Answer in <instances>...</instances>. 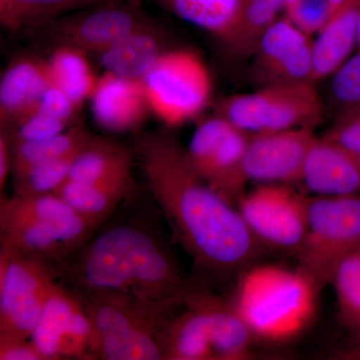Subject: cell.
<instances>
[{"label":"cell","instance_id":"cell-26","mask_svg":"<svg viewBox=\"0 0 360 360\" xmlns=\"http://www.w3.org/2000/svg\"><path fill=\"white\" fill-rule=\"evenodd\" d=\"M112 1L117 0H0V25L11 32H35L66 14Z\"/></svg>","mask_w":360,"mask_h":360},{"label":"cell","instance_id":"cell-8","mask_svg":"<svg viewBox=\"0 0 360 360\" xmlns=\"http://www.w3.org/2000/svg\"><path fill=\"white\" fill-rule=\"evenodd\" d=\"M149 110L167 129L195 120L212 96V77L195 51L172 49L143 79Z\"/></svg>","mask_w":360,"mask_h":360},{"label":"cell","instance_id":"cell-7","mask_svg":"<svg viewBox=\"0 0 360 360\" xmlns=\"http://www.w3.org/2000/svg\"><path fill=\"white\" fill-rule=\"evenodd\" d=\"M359 248L360 195H307V236L295 257L319 291L338 262Z\"/></svg>","mask_w":360,"mask_h":360},{"label":"cell","instance_id":"cell-19","mask_svg":"<svg viewBox=\"0 0 360 360\" xmlns=\"http://www.w3.org/2000/svg\"><path fill=\"white\" fill-rule=\"evenodd\" d=\"M52 82L49 60L35 54L15 58L0 79V125L7 129L32 113Z\"/></svg>","mask_w":360,"mask_h":360},{"label":"cell","instance_id":"cell-28","mask_svg":"<svg viewBox=\"0 0 360 360\" xmlns=\"http://www.w3.org/2000/svg\"><path fill=\"white\" fill-rule=\"evenodd\" d=\"M47 60L54 84L78 105L90 101L99 77L92 70L86 53L70 47H54Z\"/></svg>","mask_w":360,"mask_h":360},{"label":"cell","instance_id":"cell-14","mask_svg":"<svg viewBox=\"0 0 360 360\" xmlns=\"http://www.w3.org/2000/svg\"><path fill=\"white\" fill-rule=\"evenodd\" d=\"M91 333L82 296L59 283L47 300L30 340L44 360L89 359Z\"/></svg>","mask_w":360,"mask_h":360},{"label":"cell","instance_id":"cell-10","mask_svg":"<svg viewBox=\"0 0 360 360\" xmlns=\"http://www.w3.org/2000/svg\"><path fill=\"white\" fill-rule=\"evenodd\" d=\"M250 134L213 113L198 123L186 148L201 179L234 206L245 195L246 148Z\"/></svg>","mask_w":360,"mask_h":360},{"label":"cell","instance_id":"cell-4","mask_svg":"<svg viewBox=\"0 0 360 360\" xmlns=\"http://www.w3.org/2000/svg\"><path fill=\"white\" fill-rule=\"evenodd\" d=\"M91 322L89 359L165 360L163 335L182 300L116 291L78 293Z\"/></svg>","mask_w":360,"mask_h":360},{"label":"cell","instance_id":"cell-22","mask_svg":"<svg viewBox=\"0 0 360 360\" xmlns=\"http://www.w3.org/2000/svg\"><path fill=\"white\" fill-rule=\"evenodd\" d=\"M135 160L134 148L110 137L92 135L77 153L66 180L94 182L131 177Z\"/></svg>","mask_w":360,"mask_h":360},{"label":"cell","instance_id":"cell-21","mask_svg":"<svg viewBox=\"0 0 360 360\" xmlns=\"http://www.w3.org/2000/svg\"><path fill=\"white\" fill-rule=\"evenodd\" d=\"M360 0H345L314 39V82L330 77L357 51Z\"/></svg>","mask_w":360,"mask_h":360},{"label":"cell","instance_id":"cell-16","mask_svg":"<svg viewBox=\"0 0 360 360\" xmlns=\"http://www.w3.org/2000/svg\"><path fill=\"white\" fill-rule=\"evenodd\" d=\"M182 302L205 317L217 360H243L252 356L255 340L231 300L210 290L203 283L188 281Z\"/></svg>","mask_w":360,"mask_h":360},{"label":"cell","instance_id":"cell-24","mask_svg":"<svg viewBox=\"0 0 360 360\" xmlns=\"http://www.w3.org/2000/svg\"><path fill=\"white\" fill-rule=\"evenodd\" d=\"M131 184V177L94 182L66 180L53 193L101 227L129 195Z\"/></svg>","mask_w":360,"mask_h":360},{"label":"cell","instance_id":"cell-6","mask_svg":"<svg viewBox=\"0 0 360 360\" xmlns=\"http://www.w3.org/2000/svg\"><path fill=\"white\" fill-rule=\"evenodd\" d=\"M213 113L248 134H257L314 129L323 122L326 106L314 84L307 82L271 85L226 96L215 104Z\"/></svg>","mask_w":360,"mask_h":360},{"label":"cell","instance_id":"cell-30","mask_svg":"<svg viewBox=\"0 0 360 360\" xmlns=\"http://www.w3.org/2000/svg\"><path fill=\"white\" fill-rule=\"evenodd\" d=\"M329 284L335 288L336 319L340 326L360 329V248L338 262Z\"/></svg>","mask_w":360,"mask_h":360},{"label":"cell","instance_id":"cell-25","mask_svg":"<svg viewBox=\"0 0 360 360\" xmlns=\"http://www.w3.org/2000/svg\"><path fill=\"white\" fill-rule=\"evenodd\" d=\"M165 360H217L203 315L182 303L163 335Z\"/></svg>","mask_w":360,"mask_h":360},{"label":"cell","instance_id":"cell-27","mask_svg":"<svg viewBox=\"0 0 360 360\" xmlns=\"http://www.w3.org/2000/svg\"><path fill=\"white\" fill-rule=\"evenodd\" d=\"M92 135L84 125L77 123L56 136L11 144L13 151L11 176L42 163L75 155Z\"/></svg>","mask_w":360,"mask_h":360},{"label":"cell","instance_id":"cell-33","mask_svg":"<svg viewBox=\"0 0 360 360\" xmlns=\"http://www.w3.org/2000/svg\"><path fill=\"white\" fill-rule=\"evenodd\" d=\"M345 0H286L284 15L309 35L316 34Z\"/></svg>","mask_w":360,"mask_h":360},{"label":"cell","instance_id":"cell-13","mask_svg":"<svg viewBox=\"0 0 360 360\" xmlns=\"http://www.w3.org/2000/svg\"><path fill=\"white\" fill-rule=\"evenodd\" d=\"M314 40L286 18L264 33L251 56L250 77L259 87L314 82Z\"/></svg>","mask_w":360,"mask_h":360},{"label":"cell","instance_id":"cell-15","mask_svg":"<svg viewBox=\"0 0 360 360\" xmlns=\"http://www.w3.org/2000/svg\"><path fill=\"white\" fill-rule=\"evenodd\" d=\"M319 137L314 129H292L250 134L245 172L258 184H302L310 149Z\"/></svg>","mask_w":360,"mask_h":360},{"label":"cell","instance_id":"cell-17","mask_svg":"<svg viewBox=\"0 0 360 360\" xmlns=\"http://www.w3.org/2000/svg\"><path fill=\"white\" fill-rule=\"evenodd\" d=\"M302 184L312 195H360V153L328 139L310 149Z\"/></svg>","mask_w":360,"mask_h":360},{"label":"cell","instance_id":"cell-11","mask_svg":"<svg viewBox=\"0 0 360 360\" xmlns=\"http://www.w3.org/2000/svg\"><path fill=\"white\" fill-rule=\"evenodd\" d=\"M236 206L266 250L297 255L307 232V195L286 184H258Z\"/></svg>","mask_w":360,"mask_h":360},{"label":"cell","instance_id":"cell-9","mask_svg":"<svg viewBox=\"0 0 360 360\" xmlns=\"http://www.w3.org/2000/svg\"><path fill=\"white\" fill-rule=\"evenodd\" d=\"M53 265L0 246V340H27L59 283Z\"/></svg>","mask_w":360,"mask_h":360},{"label":"cell","instance_id":"cell-18","mask_svg":"<svg viewBox=\"0 0 360 360\" xmlns=\"http://www.w3.org/2000/svg\"><path fill=\"white\" fill-rule=\"evenodd\" d=\"M89 101L94 122L108 131H132L151 115L143 82L108 72L99 77Z\"/></svg>","mask_w":360,"mask_h":360},{"label":"cell","instance_id":"cell-40","mask_svg":"<svg viewBox=\"0 0 360 360\" xmlns=\"http://www.w3.org/2000/svg\"><path fill=\"white\" fill-rule=\"evenodd\" d=\"M357 51H360V11H359V44H357Z\"/></svg>","mask_w":360,"mask_h":360},{"label":"cell","instance_id":"cell-23","mask_svg":"<svg viewBox=\"0 0 360 360\" xmlns=\"http://www.w3.org/2000/svg\"><path fill=\"white\" fill-rule=\"evenodd\" d=\"M286 0H239L233 22L220 42L233 58H250L258 42L284 11Z\"/></svg>","mask_w":360,"mask_h":360},{"label":"cell","instance_id":"cell-1","mask_svg":"<svg viewBox=\"0 0 360 360\" xmlns=\"http://www.w3.org/2000/svg\"><path fill=\"white\" fill-rule=\"evenodd\" d=\"M148 191L203 278L236 281L266 250L236 206L201 179L170 132H148L134 146Z\"/></svg>","mask_w":360,"mask_h":360},{"label":"cell","instance_id":"cell-34","mask_svg":"<svg viewBox=\"0 0 360 360\" xmlns=\"http://www.w3.org/2000/svg\"><path fill=\"white\" fill-rule=\"evenodd\" d=\"M73 127L70 123L35 110L13 127L0 131L6 134L11 144L20 142L40 141L56 136Z\"/></svg>","mask_w":360,"mask_h":360},{"label":"cell","instance_id":"cell-35","mask_svg":"<svg viewBox=\"0 0 360 360\" xmlns=\"http://www.w3.org/2000/svg\"><path fill=\"white\" fill-rule=\"evenodd\" d=\"M79 108L80 105L71 99L63 89H59L58 85L51 82L40 97L35 110L75 125L78 123L77 115Z\"/></svg>","mask_w":360,"mask_h":360},{"label":"cell","instance_id":"cell-37","mask_svg":"<svg viewBox=\"0 0 360 360\" xmlns=\"http://www.w3.org/2000/svg\"><path fill=\"white\" fill-rule=\"evenodd\" d=\"M0 360H44L32 340H0Z\"/></svg>","mask_w":360,"mask_h":360},{"label":"cell","instance_id":"cell-3","mask_svg":"<svg viewBox=\"0 0 360 360\" xmlns=\"http://www.w3.org/2000/svg\"><path fill=\"white\" fill-rule=\"evenodd\" d=\"M236 281L232 304L255 340L285 343L314 321L321 291L297 267L255 264Z\"/></svg>","mask_w":360,"mask_h":360},{"label":"cell","instance_id":"cell-2","mask_svg":"<svg viewBox=\"0 0 360 360\" xmlns=\"http://www.w3.org/2000/svg\"><path fill=\"white\" fill-rule=\"evenodd\" d=\"M59 271L77 293L116 291L153 300H182L189 281L160 233L136 220L94 234Z\"/></svg>","mask_w":360,"mask_h":360},{"label":"cell","instance_id":"cell-32","mask_svg":"<svg viewBox=\"0 0 360 360\" xmlns=\"http://www.w3.org/2000/svg\"><path fill=\"white\" fill-rule=\"evenodd\" d=\"M329 103L335 120L360 111V51L331 75Z\"/></svg>","mask_w":360,"mask_h":360},{"label":"cell","instance_id":"cell-31","mask_svg":"<svg viewBox=\"0 0 360 360\" xmlns=\"http://www.w3.org/2000/svg\"><path fill=\"white\" fill-rule=\"evenodd\" d=\"M77 153L51 162L42 163L20 174L13 175L14 195L35 196L53 193L68 179Z\"/></svg>","mask_w":360,"mask_h":360},{"label":"cell","instance_id":"cell-36","mask_svg":"<svg viewBox=\"0 0 360 360\" xmlns=\"http://www.w3.org/2000/svg\"><path fill=\"white\" fill-rule=\"evenodd\" d=\"M322 137L360 153V111L336 118Z\"/></svg>","mask_w":360,"mask_h":360},{"label":"cell","instance_id":"cell-20","mask_svg":"<svg viewBox=\"0 0 360 360\" xmlns=\"http://www.w3.org/2000/svg\"><path fill=\"white\" fill-rule=\"evenodd\" d=\"M170 47L163 30L148 20L98 54L104 72L143 82L158 59Z\"/></svg>","mask_w":360,"mask_h":360},{"label":"cell","instance_id":"cell-5","mask_svg":"<svg viewBox=\"0 0 360 360\" xmlns=\"http://www.w3.org/2000/svg\"><path fill=\"white\" fill-rule=\"evenodd\" d=\"M97 229L56 193L0 200V246L59 270Z\"/></svg>","mask_w":360,"mask_h":360},{"label":"cell","instance_id":"cell-38","mask_svg":"<svg viewBox=\"0 0 360 360\" xmlns=\"http://www.w3.org/2000/svg\"><path fill=\"white\" fill-rule=\"evenodd\" d=\"M13 170V151L11 142L4 132L0 131V191H4L7 179Z\"/></svg>","mask_w":360,"mask_h":360},{"label":"cell","instance_id":"cell-29","mask_svg":"<svg viewBox=\"0 0 360 360\" xmlns=\"http://www.w3.org/2000/svg\"><path fill=\"white\" fill-rule=\"evenodd\" d=\"M179 20L210 33L219 44L233 22L239 0H155Z\"/></svg>","mask_w":360,"mask_h":360},{"label":"cell","instance_id":"cell-12","mask_svg":"<svg viewBox=\"0 0 360 360\" xmlns=\"http://www.w3.org/2000/svg\"><path fill=\"white\" fill-rule=\"evenodd\" d=\"M148 20L139 0H117L66 14L37 30L53 49L70 47L98 56Z\"/></svg>","mask_w":360,"mask_h":360},{"label":"cell","instance_id":"cell-39","mask_svg":"<svg viewBox=\"0 0 360 360\" xmlns=\"http://www.w3.org/2000/svg\"><path fill=\"white\" fill-rule=\"evenodd\" d=\"M342 355L343 356H347L345 359H360V345L350 350V352H345Z\"/></svg>","mask_w":360,"mask_h":360}]
</instances>
